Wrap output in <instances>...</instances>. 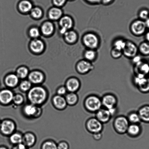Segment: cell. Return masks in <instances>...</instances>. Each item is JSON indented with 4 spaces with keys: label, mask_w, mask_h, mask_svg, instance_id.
<instances>
[{
    "label": "cell",
    "mask_w": 149,
    "mask_h": 149,
    "mask_svg": "<svg viewBox=\"0 0 149 149\" xmlns=\"http://www.w3.org/2000/svg\"><path fill=\"white\" fill-rule=\"evenodd\" d=\"M13 100L16 104H19L22 103L23 99L22 96L20 95H17L14 96Z\"/></svg>",
    "instance_id": "obj_42"
},
{
    "label": "cell",
    "mask_w": 149,
    "mask_h": 149,
    "mask_svg": "<svg viewBox=\"0 0 149 149\" xmlns=\"http://www.w3.org/2000/svg\"><path fill=\"white\" fill-rule=\"evenodd\" d=\"M139 16L140 19L145 20L149 17V11L146 9H143L140 11Z\"/></svg>",
    "instance_id": "obj_40"
},
{
    "label": "cell",
    "mask_w": 149,
    "mask_h": 149,
    "mask_svg": "<svg viewBox=\"0 0 149 149\" xmlns=\"http://www.w3.org/2000/svg\"><path fill=\"white\" fill-rule=\"evenodd\" d=\"M24 112L28 116H33L36 113V108L33 105H28L24 107Z\"/></svg>",
    "instance_id": "obj_32"
},
{
    "label": "cell",
    "mask_w": 149,
    "mask_h": 149,
    "mask_svg": "<svg viewBox=\"0 0 149 149\" xmlns=\"http://www.w3.org/2000/svg\"><path fill=\"white\" fill-rule=\"evenodd\" d=\"M129 125L127 116L122 115L116 116L113 123L114 130L117 133L120 135L126 134Z\"/></svg>",
    "instance_id": "obj_3"
},
{
    "label": "cell",
    "mask_w": 149,
    "mask_h": 149,
    "mask_svg": "<svg viewBox=\"0 0 149 149\" xmlns=\"http://www.w3.org/2000/svg\"><path fill=\"white\" fill-rule=\"evenodd\" d=\"M83 44L88 49L95 50L100 45V40L98 36L93 33H87L83 36Z\"/></svg>",
    "instance_id": "obj_4"
},
{
    "label": "cell",
    "mask_w": 149,
    "mask_h": 149,
    "mask_svg": "<svg viewBox=\"0 0 149 149\" xmlns=\"http://www.w3.org/2000/svg\"><path fill=\"white\" fill-rule=\"evenodd\" d=\"M93 69L94 66L92 62L85 59L79 61L77 64V71L79 74H88Z\"/></svg>",
    "instance_id": "obj_9"
},
{
    "label": "cell",
    "mask_w": 149,
    "mask_h": 149,
    "mask_svg": "<svg viewBox=\"0 0 149 149\" xmlns=\"http://www.w3.org/2000/svg\"><path fill=\"white\" fill-rule=\"evenodd\" d=\"M111 54L112 57L115 59H119L123 55L122 51L119 50L114 47L111 50Z\"/></svg>",
    "instance_id": "obj_37"
},
{
    "label": "cell",
    "mask_w": 149,
    "mask_h": 149,
    "mask_svg": "<svg viewBox=\"0 0 149 149\" xmlns=\"http://www.w3.org/2000/svg\"><path fill=\"white\" fill-rule=\"evenodd\" d=\"M54 31V26L50 22H46L43 24L41 27L42 33L45 36H50L52 34Z\"/></svg>",
    "instance_id": "obj_26"
},
{
    "label": "cell",
    "mask_w": 149,
    "mask_h": 149,
    "mask_svg": "<svg viewBox=\"0 0 149 149\" xmlns=\"http://www.w3.org/2000/svg\"><path fill=\"white\" fill-rule=\"evenodd\" d=\"M0 127L1 132L5 135L11 134L15 128L14 123L9 120L3 121L0 125Z\"/></svg>",
    "instance_id": "obj_14"
},
{
    "label": "cell",
    "mask_w": 149,
    "mask_h": 149,
    "mask_svg": "<svg viewBox=\"0 0 149 149\" xmlns=\"http://www.w3.org/2000/svg\"><path fill=\"white\" fill-rule=\"evenodd\" d=\"M145 38L147 41L149 42V31L146 33Z\"/></svg>",
    "instance_id": "obj_52"
},
{
    "label": "cell",
    "mask_w": 149,
    "mask_h": 149,
    "mask_svg": "<svg viewBox=\"0 0 149 149\" xmlns=\"http://www.w3.org/2000/svg\"><path fill=\"white\" fill-rule=\"evenodd\" d=\"M84 56L85 59L92 62L97 58V52L94 49H87L85 52Z\"/></svg>",
    "instance_id": "obj_27"
},
{
    "label": "cell",
    "mask_w": 149,
    "mask_h": 149,
    "mask_svg": "<svg viewBox=\"0 0 149 149\" xmlns=\"http://www.w3.org/2000/svg\"><path fill=\"white\" fill-rule=\"evenodd\" d=\"M41 149H58L57 146L52 141H47L43 144Z\"/></svg>",
    "instance_id": "obj_38"
},
{
    "label": "cell",
    "mask_w": 149,
    "mask_h": 149,
    "mask_svg": "<svg viewBox=\"0 0 149 149\" xmlns=\"http://www.w3.org/2000/svg\"><path fill=\"white\" fill-rule=\"evenodd\" d=\"M0 125H1V124H0Z\"/></svg>",
    "instance_id": "obj_55"
},
{
    "label": "cell",
    "mask_w": 149,
    "mask_h": 149,
    "mask_svg": "<svg viewBox=\"0 0 149 149\" xmlns=\"http://www.w3.org/2000/svg\"><path fill=\"white\" fill-rule=\"evenodd\" d=\"M132 62L135 65L139 63L141 61V57L139 56L138 55H136V56H134L132 58Z\"/></svg>",
    "instance_id": "obj_45"
},
{
    "label": "cell",
    "mask_w": 149,
    "mask_h": 149,
    "mask_svg": "<svg viewBox=\"0 0 149 149\" xmlns=\"http://www.w3.org/2000/svg\"><path fill=\"white\" fill-rule=\"evenodd\" d=\"M138 50L143 55H149V42L146 41L141 43L138 47Z\"/></svg>",
    "instance_id": "obj_30"
},
{
    "label": "cell",
    "mask_w": 149,
    "mask_h": 149,
    "mask_svg": "<svg viewBox=\"0 0 149 149\" xmlns=\"http://www.w3.org/2000/svg\"><path fill=\"white\" fill-rule=\"evenodd\" d=\"M19 8L21 12L23 13H27L31 11L32 8V4L30 1H22L19 4Z\"/></svg>",
    "instance_id": "obj_29"
},
{
    "label": "cell",
    "mask_w": 149,
    "mask_h": 149,
    "mask_svg": "<svg viewBox=\"0 0 149 149\" xmlns=\"http://www.w3.org/2000/svg\"><path fill=\"white\" fill-rule=\"evenodd\" d=\"M29 78L30 81L34 84L42 82L43 80V74L39 71H35L29 74Z\"/></svg>",
    "instance_id": "obj_18"
},
{
    "label": "cell",
    "mask_w": 149,
    "mask_h": 149,
    "mask_svg": "<svg viewBox=\"0 0 149 149\" xmlns=\"http://www.w3.org/2000/svg\"><path fill=\"white\" fill-rule=\"evenodd\" d=\"M142 128L140 124H130L126 134L132 138H136L141 135Z\"/></svg>",
    "instance_id": "obj_13"
},
{
    "label": "cell",
    "mask_w": 149,
    "mask_h": 149,
    "mask_svg": "<svg viewBox=\"0 0 149 149\" xmlns=\"http://www.w3.org/2000/svg\"><path fill=\"white\" fill-rule=\"evenodd\" d=\"M0 149H7L6 147H0Z\"/></svg>",
    "instance_id": "obj_54"
},
{
    "label": "cell",
    "mask_w": 149,
    "mask_h": 149,
    "mask_svg": "<svg viewBox=\"0 0 149 149\" xmlns=\"http://www.w3.org/2000/svg\"><path fill=\"white\" fill-rule=\"evenodd\" d=\"M67 89L66 88L62 87L58 89V93L59 95H65L66 93Z\"/></svg>",
    "instance_id": "obj_47"
},
{
    "label": "cell",
    "mask_w": 149,
    "mask_h": 149,
    "mask_svg": "<svg viewBox=\"0 0 149 149\" xmlns=\"http://www.w3.org/2000/svg\"><path fill=\"white\" fill-rule=\"evenodd\" d=\"M81 83L78 78L73 77L69 79L66 84V88L70 93H76L79 90Z\"/></svg>",
    "instance_id": "obj_12"
},
{
    "label": "cell",
    "mask_w": 149,
    "mask_h": 149,
    "mask_svg": "<svg viewBox=\"0 0 149 149\" xmlns=\"http://www.w3.org/2000/svg\"><path fill=\"white\" fill-rule=\"evenodd\" d=\"M57 146L58 149H69V145L68 143L66 142L60 143Z\"/></svg>",
    "instance_id": "obj_43"
},
{
    "label": "cell",
    "mask_w": 149,
    "mask_h": 149,
    "mask_svg": "<svg viewBox=\"0 0 149 149\" xmlns=\"http://www.w3.org/2000/svg\"><path fill=\"white\" fill-rule=\"evenodd\" d=\"M140 92L143 93H147L149 92V78H147L146 81L143 84L138 87Z\"/></svg>",
    "instance_id": "obj_35"
},
{
    "label": "cell",
    "mask_w": 149,
    "mask_h": 149,
    "mask_svg": "<svg viewBox=\"0 0 149 149\" xmlns=\"http://www.w3.org/2000/svg\"><path fill=\"white\" fill-rule=\"evenodd\" d=\"M126 41L122 39H116L114 42L113 47L119 50L122 51L125 48Z\"/></svg>",
    "instance_id": "obj_31"
},
{
    "label": "cell",
    "mask_w": 149,
    "mask_h": 149,
    "mask_svg": "<svg viewBox=\"0 0 149 149\" xmlns=\"http://www.w3.org/2000/svg\"><path fill=\"white\" fill-rule=\"evenodd\" d=\"M65 40L70 44L75 43L78 40V36L76 32L73 30H69L64 34Z\"/></svg>",
    "instance_id": "obj_19"
},
{
    "label": "cell",
    "mask_w": 149,
    "mask_h": 149,
    "mask_svg": "<svg viewBox=\"0 0 149 149\" xmlns=\"http://www.w3.org/2000/svg\"><path fill=\"white\" fill-rule=\"evenodd\" d=\"M101 100L103 107L109 109L117 107L118 98L113 93H106L102 96Z\"/></svg>",
    "instance_id": "obj_6"
},
{
    "label": "cell",
    "mask_w": 149,
    "mask_h": 149,
    "mask_svg": "<svg viewBox=\"0 0 149 149\" xmlns=\"http://www.w3.org/2000/svg\"><path fill=\"white\" fill-rule=\"evenodd\" d=\"M12 149H28L27 147L24 145V144L21 143L19 144L16 145L13 147Z\"/></svg>",
    "instance_id": "obj_49"
},
{
    "label": "cell",
    "mask_w": 149,
    "mask_h": 149,
    "mask_svg": "<svg viewBox=\"0 0 149 149\" xmlns=\"http://www.w3.org/2000/svg\"><path fill=\"white\" fill-rule=\"evenodd\" d=\"M31 14L32 17L35 18H39L42 17V11L40 8L36 7L32 9L31 11Z\"/></svg>",
    "instance_id": "obj_36"
},
{
    "label": "cell",
    "mask_w": 149,
    "mask_h": 149,
    "mask_svg": "<svg viewBox=\"0 0 149 149\" xmlns=\"http://www.w3.org/2000/svg\"><path fill=\"white\" fill-rule=\"evenodd\" d=\"M112 0H102L104 3L105 4H109L111 2Z\"/></svg>",
    "instance_id": "obj_53"
},
{
    "label": "cell",
    "mask_w": 149,
    "mask_h": 149,
    "mask_svg": "<svg viewBox=\"0 0 149 149\" xmlns=\"http://www.w3.org/2000/svg\"><path fill=\"white\" fill-rule=\"evenodd\" d=\"M137 112L141 122L149 123V105H144L141 106Z\"/></svg>",
    "instance_id": "obj_15"
},
{
    "label": "cell",
    "mask_w": 149,
    "mask_h": 149,
    "mask_svg": "<svg viewBox=\"0 0 149 149\" xmlns=\"http://www.w3.org/2000/svg\"><path fill=\"white\" fill-rule=\"evenodd\" d=\"M65 99L68 104L73 106L78 103L79 97L76 93H70L67 95Z\"/></svg>",
    "instance_id": "obj_23"
},
{
    "label": "cell",
    "mask_w": 149,
    "mask_h": 149,
    "mask_svg": "<svg viewBox=\"0 0 149 149\" xmlns=\"http://www.w3.org/2000/svg\"><path fill=\"white\" fill-rule=\"evenodd\" d=\"M89 2L93 3H96L100 2L101 0H87Z\"/></svg>",
    "instance_id": "obj_50"
},
{
    "label": "cell",
    "mask_w": 149,
    "mask_h": 149,
    "mask_svg": "<svg viewBox=\"0 0 149 149\" xmlns=\"http://www.w3.org/2000/svg\"><path fill=\"white\" fill-rule=\"evenodd\" d=\"M31 86V83L30 81L25 80V81L22 82L20 84V88L21 90L23 91H27L30 88Z\"/></svg>",
    "instance_id": "obj_39"
},
{
    "label": "cell",
    "mask_w": 149,
    "mask_h": 149,
    "mask_svg": "<svg viewBox=\"0 0 149 149\" xmlns=\"http://www.w3.org/2000/svg\"><path fill=\"white\" fill-rule=\"evenodd\" d=\"M59 24L61 27L60 32L62 34L65 33L73 26V21L69 16H65L61 19Z\"/></svg>",
    "instance_id": "obj_11"
},
{
    "label": "cell",
    "mask_w": 149,
    "mask_h": 149,
    "mask_svg": "<svg viewBox=\"0 0 149 149\" xmlns=\"http://www.w3.org/2000/svg\"><path fill=\"white\" fill-rule=\"evenodd\" d=\"M25 145L27 147H32L36 142V138L34 136L31 134H26L23 139Z\"/></svg>",
    "instance_id": "obj_28"
},
{
    "label": "cell",
    "mask_w": 149,
    "mask_h": 149,
    "mask_svg": "<svg viewBox=\"0 0 149 149\" xmlns=\"http://www.w3.org/2000/svg\"><path fill=\"white\" fill-rule=\"evenodd\" d=\"M53 101L55 106L58 109H64L66 107L67 104L65 99L60 95L55 96Z\"/></svg>",
    "instance_id": "obj_20"
},
{
    "label": "cell",
    "mask_w": 149,
    "mask_h": 149,
    "mask_svg": "<svg viewBox=\"0 0 149 149\" xmlns=\"http://www.w3.org/2000/svg\"><path fill=\"white\" fill-rule=\"evenodd\" d=\"M28 73V70L27 68L24 67H22L17 70V75L19 78L23 79L27 77Z\"/></svg>",
    "instance_id": "obj_34"
},
{
    "label": "cell",
    "mask_w": 149,
    "mask_h": 149,
    "mask_svg": "<svg viewBox=\"0 0 149 149\" xmlns=\"http://www.w3.org/2000/svg\"><path fill=\"white\" fill-rule=\"evenodd\" d=\"M108 110H109V113H110L111 115L112 118L114 116H115L116 114L118 111L117 107L112 108V109H108Z\"/></svg>",
    "instance_id": "obj_48"
},
{
    "label": "cell",
    "mask_w": 149,
    "mask_h": 149,
    "mask_svg": "<svg viewBox=\"0 0 149 149\" xmlns=\"http://www.w3.org/2000/svg\"><path fill=\"white\" fill-rule=\"evenodd\" d=\"M137 74H142L146 75L149 73V64L147 63L143 62L141 61L139 63L136 65Z\"/></svg>",
    "instance_id": "obj_22"
},
{
    "label": "cell",
    "mask_w": 149,
    "mask_h": 149,
    "mask_svg": "<svg viewBox=\"0 0 149 149\" xmlns=\"http://www.w3.org/2000/svg\"><path fill=\"white\" fill-rule=\"evenodd\" d=\"M30 48L33 52L39 53L42 52L44 49V45L41 40L35 39L30 43Z\"/></svg>",
    "instance_id": "obj_17"
},
{
    "label": "cell",
    "mask_w": 149,
    "mask_h": 149,
    "mask_svg": "<svg viewBox=\"0 0 149 149\" xmlns=\"http://www.w3.org/2000/svg\"><path fill=\"white\" fill-rule=\"evenodd\" d=\"M92 137L93 139L96 141H99L101 139L103 138V134L102 132L92 134Z\"/></svg>",
    "instance_id": "obj_44"
},
{
    "label": "cell",
    "mask_w": 149,
    "mask_h": 149,
    "mask_svg": "<svg viewBox=\"0 0 149 149\" xmlns=\"http://www.w3.org/2000/svg\"><path fill=\"white\" fill-rule=\"evenodd\" d=\"M29 34L31 37L36 38L40 36V32L38 29L36 27L32 28L29 31Z\"/></svg>",
    "instance_id": "obj_41"
},
{
    "label": "cell",
    "mask_w": 149,
    "mask_h": 149,
    "mask_svg": "<svg viewBox=\"0 0 149 149\" xmlns=\"http://www.w3.org/2000/svg\"><path fill=\"white\" fill-rule=\"evenodd\" d=\"M62 12L59 8L54 7L51 9L49 13V18L52 20H57L62 16Z\"/></svg>",
    "instance_id": "obj_25"
},
{
    "label": "cell",
    "mask_w": 149,
    "mask_h": 149,
    "mask_svg": "<svg viewBox=\"0 0 149 149\" xmlns=\"http://www.w3.org/2000/svg\"><path fill=\"white\" fill-rule=\"evenodd\" d=\"M46 97L45 90L39 87H34L31 89L28 94L29 100L34 104H39L43 103Z\"/></svg>",
    "instance_id": "obj_2"
},
{
    "label": "cell",
    "mask_w": 149,
    "mask_h": 149,
    "mask_svg": "<svg viewBox=\"0 0 149 149\" xmlns=\"http://www.w3.org/2000/svg\"><path fill=\"white\" fill-rule=\"evenodd\" d=\"M19 77L15 74H10L6 77L5 82L7 86L14 87L17 85L19 81Z\"/></svg>",
    "instance_id": "obj_24"
},
{
    "label": "cell",
    "mask_w": 149,
    "mask_h": 149,
    "mask_svg": "<svg viewBox=\"0 0 149 149\" xmlns=\"http://www.w3.org/2000/svg\"><path fill=\"white\" fill-rule=\"evenodd\" d=\"M83 104L84 109L90 113H95L102 107L101 98L94 94L87 96L84 99Z\"/></svg>",
    "instance_id": "obj_1"
},
{
    "label": "cell",
    "mask_w": 149,
    "mask_h": 149,
    "mask_svg": "<svg viewBox=\"0 0 149 149\" xmlns=\"http://www.w3.org/2000/svg\"><path fill=\"white\" fill-rule=\"evenodd\" d=\"M146 26L147 28L149 29V17L145 21Z\"/></svg>",
    "instance_id": "obj_51"
},
{
    "label": "cell",
    "mask_w": 149,
    "mask_h": 149,
    "mask_svg": "<svg viewBox=\"0 0 149 149\" xmlns=\"http://www.w3.org/2000/svg\"><path fill=\"white\" fill-rule=\"evenodd\" d=\"M138 51V48L135 44L131 41L127 40L122 52L126 57L132 59L137 55Z\"/></svg>",
    "instance_id": "obj_8"
},
{
    "label": "cell",
    "mask_w": 149,
    "mask_h": 149,
    "mask_svg": "<svg viewBox=\"0 0 149 149\" xmlns=\"http://www.w3.org/2000/svg\"><path fill=\"white\" fill-rule=\"evenodd\" d=\"M66 0H54V3L58 6H61L63 5Z\"/></svg>",
    "instance_id": "obj_46"
},
{
    "label": "cell",
    "mask_w": 149,
    "mask_h": 149,
    "mask_svg": "<svg viewBox=\"0 0 149 149\" xmlns=\"http://www.w3.org/2000/svg\"><path fill=\"white\" fill-rule=\"evenodd\" d=\"M13 97V93L10 90H5L0 92V102L4 104L10 103Z\"/></svg>",
    "instance_id": "obj_16"
},
{
    "label": "cell",
    "mask_w": 149,
    "mask_h": 149,
    "mask_svg": "<svg viewBox=\"0 0 149 149\" xmlns=\"http://www.w3.org/2000/svg\"><path fill=\"white\" fill-rule=\"evenodd\" d=\"M127 118L130 124H140L141 122L138 112L133 111L128 113Z\"/></svg>",
    "instance_id": "obj_21"
},
{
    "label": "cell",
    "mask_w": 149,
    "mask_h": 149,
    "mask_svg": "<svg viewBox=\"0 0 149 149\" xmlns=\"http://www.w3.org/2000/svg\"><path fill=\"white\" fill-rule=\"evenodd\" d=\"M147 28L145 21L141 19L135 20L131 23L130 26L131 33L137 36L144 34Z\"/></svg>",
    "instance_id": "obj_7"
},
{
    "label": "cell",
    "mask_w": 149,
    "mask_h": 149,
    "mask_svg": "<svg viewBox=\"0 0 149 149\" xmlns=\"http://www.w3.org/2000/svg\"><path fill=\"white\" fill-rule=\"evenodd\" d=\"M23 139L21 135L18 134H15L11 136L10 138V141L13 144L17 145L21 143Z\"/></svg>",
    "instance_id": "obj_33"
},
{
    "label": "cell",
    "mask_w": 149,
    "mask_h": 149,
    "mask_svg": "<svg viewBox=\"0 0 149 149\" xmlns=\"http://www.w3.org/2000/svg\"><path fill=\"white\" fill-rule=\"evenodd\" d=\"M95 117L100 122L104 124L108 123L112 118L108 110L102 107L95 113Z\"/></svg>",
    "instance_id": "obj_10"
},
{
    "label": "cell",
    "mask_w": 149,
    "mask_h": 149,
    "mask_svg": "<svg viewBox=\"0 0 149 149\" xmlns=\"http://www.w3.org/2000/svg\"><path fill=\"white\" fill-rule=\"evenodd\" d=\"M103 124L95 117L89 118L86 121L85 126L86 130L92 134L102 132L104 129Z\"/></svg>",
    "instance_id": "obj_5"
}]
</instances>
